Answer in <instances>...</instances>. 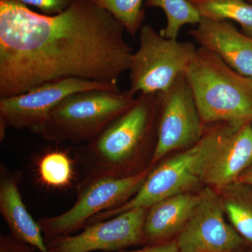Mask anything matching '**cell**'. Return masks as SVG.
<instances>
[{
  "label": "cell",
  "instance_id": "cell-1",
  "mask_svg": "<svg viewBox=\"0 0 252 252\" xmlns=\"http://www.w3.org/2000/svg\"><path fill=\"white\" fill-rule=\"evenodd\" d=\"M125 31L91 0L53 16L0 0V98L68 78L117 85L134 53Z\"/></svg>",
  "mask_w": 252,
  "mask_h": 252
},
{
  "label": "cell",
  "instance_id": "cell-2",
  "mask_svg": "<svg viewBox=\"0 0 252 252\" xmlns=\"http://www.w3.org/2000/svg\"><path fill=\"white\" fill-rule=\"evenodd\" d=\"M158 94H137L130 109L94 140L74 149L84 177H129L152 141L157 142ZM138 174V173H137Z\"/></svg>",
  "mask_w": 252,
  "mask_h": 252
},
{
  "label": "cell",
  "instance_id": "cell-3",
  "mask_svg": "<svg viewBox=\"0 0 252 252\" xmlns=\"http://www.w3.org/2000/svg\"><path fill=\"white\" fill-rule=\"evenodd\" d=\"M208 130L185 152L158 165L149 172L144 183L126 203L93 217L87 224L107 220L135 208H149L154 203L177 194L187 193L201 182L212 160L230 136L242 125L231 123L212 124Z\"/></svg>",
  "mask_w": 252,
  "mask_h": 252
},
{
  "label": "cell",
  "instance_id": "cell-4",
  "mask_svg": "<svg viewBox=\"0 0 252 252\" xmlns=\"http://www.w3.org/2000/svg\"><path fill=\"white\" fill-rule=\"evenodd\" d=\"M185 74L205 126L252 122V78L201 47Z\"/></svg>",
  "mask_w": 252,
  "mask_h": 252
},
{
  "label": "cell",
  "instance_id": "cell-5",
  "mask_svg": "<svg viewBox=\"0 0 252 252\" xmlns=\"http://www.w3.org/2000/svg\"><path fill=\"white\" fill-rule=\"evenodd\" d=\"M135 98L129 90L74 93L50 112L36 134L56 143H88L130 109Z\"/></svg>",
  "mask_w": 252,
  "mask_h": 252
},
{
  "label": "cell",
  "instance_id": "cell-6",
  "mask_svg": "<svg viewBox=\"0 0 252 252\" xmlns=\"http://www.w3.org/2000/svg\"><path fill=\"white\" fill-rule=\"evenodd\" d=\"M148 169L129 177H84L77 186V200L61 215L37 220L46 243L83 229L101 212L121 206L140 189L150 172Z\"/></svg>",
  "mask_w": 252,
  "mask_h": 252
},
{
  "label": "cell",
  "instance_id": "cell-7",
  "mask_svg": "<svg viewBox=\"0 0 252 252\" xmlns=\"http://www.w3.org/2000/svg\"><path fill=\"white\" fill-rule=\"evenodd\" d=\"M139 40L128 70L134 96L166 91L185 74L197 51L193 43L167 39L149 25L141 28Z\"/></svg>",
  "mask_w": 252,
  "mask_h": 252
},
{
  "label": "cell",
  "instance_id": "cell-8",
  "mask_svg": "<svg viewBox=\"0 0 252 252\" xmlns=\"http://www.w3.org/2000/svg\"><path fill=\"white\" fill-rule=\"evenodd\" d=\"M158 94L157 142L152 165L172 151L196 144L206 129L185 74Z\"/></svg>",
  "mask_w": 252,
  "mask_h": 252
},
{
  "label": "cell",
  "instance_id": "cell-9",
  "mask_svg": "<svg viewBox=\"0 0 252 252\" xmlns=\"http://www.w3.org/2000/svg\"><path fill=\"white\" fill-rule=\"evenodd\" d=\"M91 90H120L118 85L68 78L47 83L11 97L0 98V139L6 127L28 129L36 133L50 112L69 94Z\"/></svg>",
  "mask_w": 252,
  "mask_h": 252
},
{
  "label": "cell",
  "instance_id": "cell-10",
  "mask_svg": "<svg viewBox=\"0 0 252 252\" xmlns=\"http://www.w3.org/2000/svg\"><path fill=\"white\" fill-rule=\"evenodd\" d=\"M148 208H135L107 220L86 225L76 235L48 242L49 252H116L145 242L144 221Z\"/></svg>",
  "mask_w": 252,
  "mask_h": 252
},
{
  "label": "cell",
  "instance_id": "cell-11",
  "mask_svg": "<svg viewBox=\"0 0 252 252\" xmlns=\"http://www.w3.org/2000/svg\"><path fill=\"white\" fill-rule=\"evenodd\" d=\"M177 239L179 252H232L243 238L225 220L222 200L207 187Z\"/></svg>",
  "mask_w": 252,
  "mask_h": 252
},
{
  "label": "cell",
  "instance_id": "cell-12",
  "mask_svg": "<svg viewBox=\"0 0 252 252\" xmlns=\"http://www.w3.org/2000/svg\"><path fill=\"white\" fill-rule=\"evenodd\" d=\"M200 47L218 56L240 74L252 78V36L225 20L201 18L189 31Z\"/></svg>",
  "mask_w": 252,
  "mask_h": 252
},
{
  "label": "cell",
  "instance_id": "cell-13",
  "mask_svg": "<svg viewBox=\"0 0 252 252\" xmlns=\"http://www.w3.org/2000/svg\"><path fill=\"white\" fill-rule=\"evenodd\" d=\"M21 174L9 170L4 164L0 167V213L9 226L11 234L40 252H49L38 222L28 211L20 192Z\"/></svg>",
  "mask_w": 252,
  "mask_h": 252
},
{
  "label": "cell",
  "instance_id": "cell-14",
  "mask_svg": "<svg viewBox=\"0 0 252 252\" xmlns=\"http://www.w3.org/2000/svg\"><path fill=\"white\" fill-rule=\"evenodd\" d=\"M252 165V122L235 131L217 153L204 182L217 188H224L238 182Z\"/></svg>",
  "mask_w": 252,
  "mask_h": 252
},
{
  "label": "cell",
  "instance_id": "cell-15",
  "mask_svg": "<svg viewBox=\"0 0 252 252\" xmlns=\"http://www.w3.org/2000/svg\"><path fill=\"white\" fill-rule=\"evenodd\" d=\"M199 198V195L179 193L149 207L144 221L145 242L156 245L180 232L198 205Z\"/></svg>",
  "mask_w": 252,
  "mask_h": 252
},
{
  "label": "cell",
  "instance_id": "cell-16",
  "mask_svg": "<svg viewBox=\"0 0 252 252\" xmlns=\"http://www.w3.org/2000/svg\"><path fill=\"white\" fill-rule=\"evenodd\" d=\"M201 18L233 21L252 36V3L248 0H189Z\"/></svg>",
  "mask_w": 252,
  "mask_h": 252
},
{
  "label": "cell",
  "instance_id": "cell-17",
  "mask_svg": "<svg viewBox=\"0 0 252 252\" xmlns=\"http://www.w3.org/2000/svg\"><path fill=\"white\" fill-rule=\"evenodd\" d=\"M147 7H158L165 13L166 26L160 34L165 38L177 39L181 28L187 24L197 25L201 20L193 4L189 0H146Z\"/></svg>",
  "mask_w": 252,
  "mask_h": 252
},
{
  "label": "cell",
  "instance_id": "cell-18",
  "mask_svg": "<svg viewBox=\"0 0 252 252\" xmlns=\"http://www.w3.org/2000/svg\"><path fill=\"white\" fill-rule=\"evenodd\" d=\"M38 173L41 182L48 187H66L71 183L74 176L72 160L64 152H49L39 160Z\"/></svg>",
  "mask_w": 252,
  "mask_h": 252
},
{
  "label": "cell",
  "instance_id": "cell-19",
  "mask_svg": "<svg viewBox=\"0 0 252 252\" xmlns=\"http://www.w3.org/2000/svg\"><path fill=\"white\" fill-rule=\"evenodd\" d=\"M108 11L125 28L130 36H135L142 27L145 11L142 8L143 0H91Z\"/></svg>",
  "mask_w": 252,
  "mask_h": 252
},
{
  "label": "cell",
  "instance_id": "cell-20",
  "mask_svg": "<svg viewBox=\"0 0 252 252\" xmlns=\"http://www.w3.org/2000/svg\"><path fill=\"white\" fill-rule=\"evenodd\" d=\"M222 204L233 228L252 243V199L242 194H233L225 197Z\"/></svg>",
  "mask_w": 252,
  "mask_h": 252
},
{
  "label": "cell",
  "instance_id": "cell-21",
  "mask_svg": "<svg viewBox=\"0 0 252 252\" xmlns=\"http://www.w3.org/2000/svg\"><path fill=\"white\" fill-rule=\"evenodd\" d=\"M23 4L30 5L40 10L44 15L53 16L63 12L72 0H16Z\"/></svg>",
  "mask_w": 252,
  "mask_h": 252
},
{
  "label": "cell",
  "instance_id": "cell-22",
  "mask_svg": "<svg viewBox=\"0 0 252 252\" xmlns=\"http://www.w3.org/2000/svg\"><path fill=\"white\" fill-rule=\"evenodd\" d=\"M36 250L14 238L11 233L0 237V252H34Z\"/></svg>",
  "mask_w": 252,
  "mask_h": 252
},
{
  "label": "cell",
  "instance_id": "cell-23",
  "mask_svg": "<svg viewBox=\"0 0 252 252\" xmlns=\"http://www.w3.org/2000/svg\"><path fill=\"white\" fill-rule=\"evenodd\" d=\"M116 252H179L177 242L149 245L147 248L135 251H119Z\"/></svg>",
  "mask_w": 252,
  "mask_h": 252
},
{
  "label": "cell",
  "instance_id": "cell-24",
  "mask_svg": "<svg viewBox=\"0 0 252 252\" xmlns=\"http://www.w3.org/2000/svg\"><path fill=\"white\" fill-rule=\"evenodd\" d=\"M238 182L240 185L252 186V165L240 176Z\"/></svg>",
  "mask_w": 252,
  "mask_h": 252
},
{
  "label": "cell",
  "instance_id": "cell-25",
  "mask_svg": "<svg viewBox=\"0 0 252 252\" xmlns=\"http://www.w3.org/2000/svg\"><path fill=\"white\" fill-rule=\"evenodd\" d=\"M248 1H250V2L252 3V0H248Z\"/></svg>",
  "mask_w": 252,
  "mask_h": 252
}]
</instances>
